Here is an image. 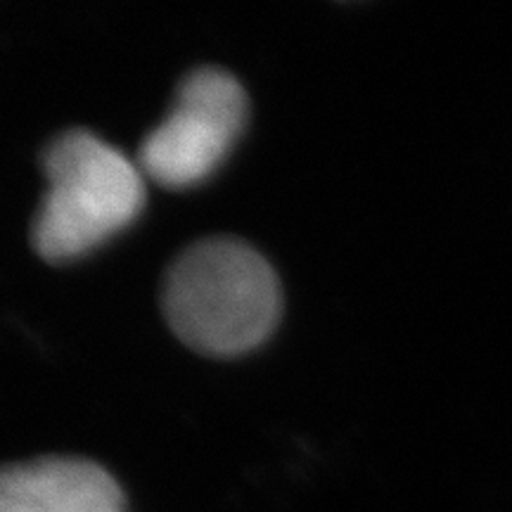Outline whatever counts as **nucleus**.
I'll return each instance as SVG.
<instances>
[{"instance_id":"1","label":"nucleus","mask_w":512,"mask_h":512,"mask_svg":"<svg viewBox=\"0 0 512 512\" xmlns=\"http://www.w3.org/2000/svg\"><path fill=\"white\" fill-rule=\"evenodd\" d=\"M162 311L174 335L207 356H240L264 344L283 313L273 266L245 240L192 242L166 268Z\"/></svg>"},{"instance_id":"2","label":"nucleus","mask_w":512,"mask_h":512,"mask_svg":"<svg viewBox=\"0 0 512 512\" xmlns=\"http://www.w3.org/2000/svg\"><path fill=\"white\" fill-rule=\"evenodd\" d=\"M48 188L31 223V245L50 264L81 259L143 214L147 178L136 157L69 128L43 147Z\"/></svg>"},{"instance_id":"3","label":"nucleus","mask_w":512,"mask_h":512,"mask_svg":"<svg viewBox=\"0 0 512 512\" xmlns=\"http://www.w3.org/2000/svg\"><path fill=\"white\" fill-rule=\"evenodd\" d=\"M247 112V93L233 74L219 67L195 69L178 86L166 119L140 143V171L162 188L200 185L233 150Z\"/></svg>"},{"instance_id":"4","label":"nucleus","mask_w":512,"mask_h":512,"mask_svg":"<svg viewBox=\"0 0 512 512\" xmlns=\"http://www.w3.org/2000/svg\"><path fill=\"white\" fill-rule=\"evenodd\" d=\"M0 512H126V496L95 460L43 456L0 465Z\"/></svg>"}]
</instances>
